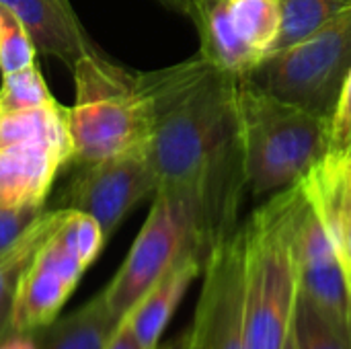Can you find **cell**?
I'll return each instance as SVG.
<instances>
[{"label": "cell", "mask_w": 351, "mask_h": 349, "mask_svg": "<svg viewBox=\"0 0 351 349\" xmlns=\"http://www.w3.org/2000/svg\"><path fill=\"white\" fill-rule=\"evenodd\" d=\"M27 27L37 51L72 68L90 53L101 51L88 37L70 0H0Z\"/></svg>", "instance_id": "cell-13"}, {"label": "cell", "mask_w": 351, "mask_h": 349, "mask_svg": "<svg viewBox=\"0 0 351 349\" xmlns=\"http://www.w3.org/2000/svg\"><path fill=\"white\" fill-rule=\"evenodd\" d=\"M348 282H350V292H351V274H348Z\"/></svg>", "instance_id": "cell-30"}, {"label": "cell", "mask_w": 351, "mask_h": 349, "mask_svg": "<svg viewBox=\"0 0 351 349\" xmlns=\"http://www.w3.org/2000/svg\"><path fill=\"white\" fill-rule=\"evenodd\" d=\"M68 160L70 144L62 142H23L0 148V208L45 206L51 183Z\"/></svg>", "instance_id": "cell-12"}, {"label": "cell", "mask_w": 351, "mask_h": 349, "mask_svg": "<svg viewBox=\"0 0 351 349\" xmlns=\"http://www.w3.org/2000/svg\"><path fill=\"white\" fill-rule=\"evenodd\" d=\"M45 212V206L0 208V253L10 249Z\"/></svg>", "instance_id": "cell-23"}, {"label": "cell", "mask_w": 351, "mask_h": 349, "mask_svg": "<svg viewBox=\"0 0 351 349\" xmlns=\"http://www.w3.org/2000/svg\"><path fill=\"white\" fill-rule=\"evenodd\" d=\"M193 349H195V348H193Z\"/></svg>", "instance_id": "cell-31"}, {"label": "cell", "mask_w": 351, "mask_h": 349, "mask_svg": "<svg viewBox=\"0 0 351 349\" xmlns=\"http://www.w3.org/2000/svg\"><path fill=\"white\" fill-rule=\"evenodd\" d=\"M119 323L103 294H97L78 311L37 331V349H107Z\"/></svg>", "instance_id": "cell-16"}, {"label": "cell", "mask_w": 351, "mask_h": 349, "mask_svg": "<svg viewBox=\"0 0 351 349\" xmlns=\"http://www.w3.org/2000/svg\"><path fill=\"white\" fill-rule=\"evenodd\" d=\"M292 245L298 267V292L337 327L351 333V292L348 272L325 224L317 216L300 183H296Z\"/></svg>", "instance_id": "cell-11"}, {"label": "cell", "mask_w": 351, "mask_h": 349, "mask_svg": "<svg viewBox=\"0 0 351 349\" xmlns=\"http://www.w3.org/2000/svg\"><path fill=\"white\" fill-rule=\"evenodd\" d=\"M76 103L66 109L70 160L90 165L148 146L154 111L140 72H130L101 51L74 68Z\"/></svg>", "instance_id": "cell-5"}, {"label": "cell", "mask_w": 351, "mask_h": 349, "mask_svg": "<svg viewBox=\"0 0 351 349\" xmlns=\"http://www.w3.org/2000/svg\"><path fill=\"white\" fill-rule=\"evenodd\" d=\"M296 185L278 191L241 224L245 251V346L284 349L298 298L292 245Z\"/></svg>", "instance_id": "cell-4"}, {"label": "cell", "mask_w": 351, "mask_h": 349, "mask_svg": "<svg viewBox=\"0 0 351 349\" xmlns=\"http://www.w3.org/2000/svg\"><path fill=\"white\" fill-rule=\"evenodd\" d=\"M58 101L51 97L37 64L21 68L10 74H2L0 86V111H23L51 107Z\"/></svg>", "instance_id": "cell-21"}, {"label": "cell", "mask_w": 351, "mask_h": 349, "mask_svg": "<svg viewBox=\"0 0 351 349\" xmlns=\"http://www.w3.org/2000/svg\"><path fill=\"white\" fill-rule=\"evenodd\" d=\"M290 335L296 349H351V333L327 319L300 292L294 306Z\"/></svg>", "instance_id": "cell-20"}, {"label": "cell", "mask_w": 351, "mask_h": 349, "mask_svg": "<svg viewBox=\"0 0 351 349\" xmlns=\"http://www.w3.org/2000/svg\"><path fill=\"white\" fill-rule=\"evenodd\" d=\"M284 349H296L294 348V339H292V335H288V339H286V344H284Z\"/></svg>", "instance_id": "cell-29"}, {"label": "cell", "mask_w": 351, "mask_h": 349, "mask_svg": "<svg viewBox=\"0 0 351 349\" xmlns=\"http://www.w3.org/2000/svg\"><path fill=\"white\" fill-rule=\"evenodd\" d=\"M107 349H144L140 344H138V339L134 337V333H132V329H130V325H128V321L125 319H121V323H119V327H117V331H115V335H113V339H111V344L107 346Z\"/></svg>", "instance_id": "cell-25"}, {"label": "cell", "mask_w": 351, "mask_h": 349, "mask_svg": "<svg viewBox=\"0 0 351 349\" xmlns=\"http://www.w3.org/2000/svg\"><path fill=\"white\" fill-rule=\"evenodd\" d=\"M0 349H37L35 333H10L0 339Z\"/></svg>", "instance_id": "cell-26"}, {"label": "cell", "mask_w": 351, "mask_h": 349, "mask_svg": "<svg viewBox=\"0 0 351 349\" xmlns=\"http://www.w3.org/2000/svg\"><path fill=\"white\" fill-rule=\"evenodd\" d=\"M105 243L101 226L90 216L64 210L60 224L39 247L19 282L10 333L31 335L53 323Z\"/></svg>", "instance_id": "cell-6"}, {"label": "cell", "mask_w": 351, "mask_h": 349, "mask_svg": "<svg viewBox=\"0 0 351 349\" xmlns=\"http://www.w3.org/2000/svg\"><path fill=\"white\" fill-rule=\"evenodd\" d=\"M202 274L204 286L191 325L195 349H247L241 226L214 245Z\"/></svg>", "instance_id": "cell-10"}, {"label": "cell", "mask_w": 351, "mask_h": 349, "mask_svg": "<svg viewBox=\"0 0 351 349\" xmlns=\"http://www.w3.org/2000/svg\"><path fill=\"white\" fill-rule=\"evenodd\" d=\"M156 187L158 181L146 148H140L82 165L53 208L90 216L109 241L123 218L148 195H154Z\"/></svg>", "instance_id": "cell-9"}, {"label": "cell", "mask_w": 351, "mask_h": 349, "mask_svg": "<svg viewBox=\"0 0 351 349\" xmlns=\"http://www.w3.org/2000/svg\"><path fill=\"white\" fill-rule=\"evenodd\" d=\"M195 348V339H193V329L187 327L185 331H181L175 339H171L165 346H158L156 349H193Z\"/></svg>", "instance_id": "cell-27"}, {"label": "cell", "mask_w": 351, "mask_h": 349, "mask_svg": "<svg viewBox=\"0 0 351 349\" xmlns=\"http://www.w3.org/2000/svg\"><path fill=\"white\" fill-rule=\"evenodd\" d=\"M351 144V68L341 86L335 111L331 115V146L329 154L337 156Z\"/></svg>", "instance_id": "cell-24"}, {"label": "cell", "mask_w": 351, "mask_h": 349, "mask_svg": "<svg viewBox=\"0 0 351 349\" xmlns=\"http://www.w3.org/2000/svg\"><path fill=\"white\" fill-rule=\"evenodd\" d=\"M280 4L282 31L274 51L304 39L329 21L351 10V0H280Z\"/></svg>", "instance_id": "cell-19"}, {"label": "cell", "mask_w": 351, "mask_h": 349, "mask_svg": "<svg viewBox=\"0 0 351 349\" xmlns=\"http://www.w3.org/2000/svg\"><path fill=\"white\" fill-rule=\"evenodd\" d=\"M66 109L60 103L41 109L0 111V148L23 142L70 144Z\"/></svg>", "instance_id": "cell-18"}, {"label": "cell", "mask_w": 351, "mask_h": 349, "mask_svg": "<svg viewBox=\"0 0 351 349\" xmlns=\"http://www.w3.org/2000/svg\"><path fill=\"white\" fill-rule=\"evenodd\" d=\"M300 185L325 224L346 272L351 274V175L327 154Z\"/></svg>", "instance_id": "cell-15"}, {"label": "cell", "mask_w": 351, "mask_h": 349, "mask_svg": "<svg viewBox=\"0 0 351 349\" xmlns=\"http://www.w3.org/2000/svg\"><path fill=\"white\" fill-rule=\"evenodd\" d=\"M187 16L199 35V56L245 80L274 53L282 31L280 0H193Z\"/></svg>", "instance_id": "cell-8"}, {"label": "cell", "mask_w": 351, "mask_h": 349, "mask_svg": "<svg viewBox=\"0 0 351 349\" xmlns=\"http://www.w3.org/2000/svg\"><path fill=\"white\" fill-rule=\"evenodd\" d=\"M329 156H331V154H329ZM333 158H335V160H339V165H341V167H343V169H346V171L351 175V144L346 148V150H343V152H341V154H337V156H333Z\"/></svg>", "instance_id": "cell-28"}, {"label": "cell", "mask_w": 351, "mask_h": 349, "mask_svg": "<svg viewBox=\"0 0 351 349\" xmlns=\"http://www.w3.org/2000/svg\"><path fill=\"white\" fill-rule=\"evenodd\" d=\"M237 107L243 175L253 195L300 183L329 154V115L284 101L249 78L239 84Z\"/></svg>", "instance_id": "cell-2"}, {"label": "cell", "mask_w": 351, "mask_h": 349, "mask_svg": "<svg viewBox=\"0 0 351 349\" xmlns=\"http://www.w3.org/2000/svg\"><path fill=\"white\" fill-rule=\"evenodd\" d=\"M350 68L348 10L304 39L267 56L249 80L284 101L331 117Z\"/></svg>", "instance_id": "cell-7"}, {"label": "cell", "mask_w": 351, "mask_h": 349, "mask_svg": "<svg viewBox=\"0 0 351 349\" xmlns=\"http://www.w3.org/2000/svg\"><path fill=\"white\" fill-rule=\"evenodd\" d=\"M37 47L25 23L4 4H0V72L10 74L35 64Z\"/></svg>", "instance_id": "cell-22"}, {"label": "cell", "mask_w": 351, "mask_h": 349, "mask_svg": "<svg viewBox=\"0 0 351 349\" xmlns=\"http://www.w3.org/2000/svg\"><path fill=\"white\" fill-rule=\"evenodd\" d=\"M206 261L197 255H187L177 261L123 317L144 349H156L160 337L183 300L191 282L204 272Z\"/></svg>", "instance_id": "cell-14"}, {"label": "cell", "mask_w": 351, "mask_h": 349, "mask_svg": "<svg viewBox=\"0 0 351 349\" xmlns=\"http://www.w3.org/2000/svg\"><path fill=\"white\" fill-rule=\"evenodd\" d=\"M154 123L146 146L158 189L245 187L239 142L241 80L199 53L154 72H140Z\"/></svg>", "instance_id": "cell-1"}, {"label": "cell", "mask_w": 351, "mask_h": 349, "mask_svg": "<svg viewBox=\"0 0 351 349\" xmlns=\"http://www.w3.org/2000/svg\"><path fill=\"white\" fill-rule=\"evenodd\" d=\"M230 232L204 189H158L128 257L101 292L109 311L123 319L177 261L187 255L206 261L214 245Z\"/></svg>", "instance_id": "cell-3"}, {"label": "cell", "mask_w": 351, "mask_h": 349, "mask_svg": "<svg viewBox=\"0 0 351 349\" xmlns=\"http://www.w3.org/2000/svg\"><path fill=\"white\" fill-rule=\"evenodd\" d=\"M62 216L64 210L60 208L45 210L10 249L0 253V339L10 335V315L19 282L31 265L39 247L60 224Z\"/></svg>", "instance_id": "cell-17"}]
</instances>
